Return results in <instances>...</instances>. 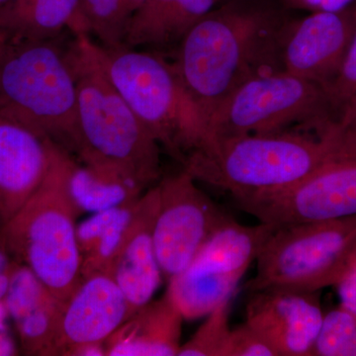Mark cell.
<instances>
[{"mask_svg":"<svg viewBox=\"0 0 356 356\" xmlns=\"http://www.w3.org/2000/svg\"><path fill=\"white\" fill-rule=\"evenodd\" d=\"M288 20L273 0H228L184 37L173 65L206 124L241 84L280 72L278 50Z\"/></svg>","mask_w":356,"mask_h":356,"instance_id":"cell-1","label":"cell"},{"mask_svg":"<svg viewBox=\"0 0 356 356\" xmlns=\"http://www.w3.org/2000/svg\"><path fill=\"white\" fill-rule=\"evenodd\" d=\"M355 147V140L334 122L317 136L286 130L213 138L185 159L182 170L234 199L254 197L298 184Z\"/></svg>","mask_w":356,"mask_h":356,"instance_id":"cell-2","label":"cell"},{"mask_svg":"<svg viewBox=\"0 0 356 356\" xmlns=\"http://www.w3.org/2000/svg\"><path fill=\"white\" fill-rule=\"evenodd\" d=\"M74 35L67 55L77 89L76 159L149 188L161 179V147L112 83L97 43Z\"/></svg>","mask_w":356,"mask_h":356,"instance_id":"cell-3","label":"cell"},{"mask_svg":"<svg viewBox=\"0 0 356 356\" xmlns=\"http://www.w3.org/2000/svg\"><path fill=\"white\" fill-rule=\"evenodd\" d=\"M69 152L55 145L50 170L27 202L0 227V245L60 301L81 280L76 238L79 211L67 185Z\"/></svg>","mask_w":356,"mask_h":356,"instance_id":"cell-4","label":"cell"},{"mask_svg":"<svg viewBox=\"0 0 356 356\" xmlns=\"http://www.w3.org/2000/svg\"><path fill=\"white\" fill-rule=\"evenodd\" d=\"M57 40L7 42L0 53V108L76 156V83Z\"/></svg>","mask_w":356,"mask_h":356,"instance_id":"cell-5","label":"cell"},{"mask_svg":"<svg viewBox=\"0 0 356 356\" xmlns=\"http://www.w3.org/2000/svg\"><path fill=\"white\" fill-rule=\"evenodd\" d=\"M98 50L115 88L161 149L184 165L207 139L208 128L175 65L154 51L99 44Z\"/></svg>","mask_w":356,"mask_h":356,"instance_id":"cell-6","label":"cell"},{"mask_svg":"<svg viewBox=\"0 0 356 356\" xmlns=\"http://www.w3.org/2000/svg\"><path fill=\"white\" fill-rule=\"evenodd\" d=\"M356 259V216L275 228L257 259L248 293L318 292L334 286Z\"/></svg>","mask_w":356,"mask_h":356,"instance_id":"cell-7","label":"cell"},{"mask_svg":"<svg viewBox=\"0 0 356 356\" xmlns=\"http://www.w3.org/2000/svg\"><path fill=\"white\" fill-rule=\"evenodd\" d=\"M334 122L324 86L285 72H266L241 84L213 112L206 140L281 132L292 126L322 132Z\"/></svg>","mask_w":356,"mask_h":356,"instance_id":"cell-8","label":"cell"},{"mask_svg":"<svg viewBox=\"0 0 356 356\" xmlns=\"http://www.w3.org/2000/svg\"><path fill=\"white\" fill-rule=\"evenodd\" d=\"M274 229L264 222L245 226L232 217L222 222L191 264L170 280L166 294L184 320L206 317L233 297Z\"/></svg>","mask_w":356,"mask_h":356,"instance_id":"cell-9","label":"cell"},{"mask_svg":"<svg viewBox=\"0 0 356 356\" xmlns=\"http://www.w3.org/2000/svg\"><path fill=\"white\" fill-rule=\"evenodd\" d=\"M234 200L238 209L274 228L355 217L356 147L286 189Z\"/></svg>","mask_w":356,"mask_h":356,"instance_id":"cell-10","label":"cell"},{"mask_svg":"<svg viewBox=\"0 0 356 356\" xmlns=\"http://www.w3.org/2000/svg\"><path fill=\"white\" fill-rule=\"evenodd\" d=\"M158 186L154 247L161 273L170 280L191 264L229 216L186 170L161 178Z\"/></svg>","mask_w":356,"mask_h":356,"instance_id":"cell-11","label":"cell"},{"mask_svg":"<svg viewBox=\"0 0 356 356\" xmlns=\"http://www.w3.org/2000/svg\"><path fill=\"white\" fill-rule=\"evenodd\" d=\"M356 29V13L315 11L288 20L280 42V72L327 86L337 76Z\"/></svg>","mask_w":356,"mask_h":356,"instance_id":"cell-12","label":"cell"},{"mask_svg":"<svg viewBox=\"0 0 356 356\" xmlns=\"http://www.w3.org/2000/svg\"><path fill=\"white\" fill-rule=\"evenodd\" d=\"M325 314L318 292L271 288L250 293L245 323L278 356H312Z\"/></svg>","mask_w":356,"mask_h":356,"instance_id":"cell-13","label":"cell"},{"mask_svg":"<svg viewBox=\"0 0 356 356\" xmlns=\"http://www.w3.org/2000/svg\"><path fill=\"white\" fill-rule=\"evenodd\" d=\"M131 315L125 295L110 274L81 278L60 309L57 355L67 356L84 344L105 343Z\"/></svg>","mask_w":356,"mask_h":356,"instance_id":"cell-14","label":"cell"},{"mask_svg":"<svg viewBox=\"0 0 356 356\" xmlns=\"http://www.w3.org/2000/svg\"><path fill=\"white\" fill-rule=\"evenodd\" d=\"M55 143L0 108L1 226L39 188L50 170Z\"/></svg>","mask_w":356,"mask_h":356,"instance_id":"cell-15","label":"cell"},{"mask_svg":"<svg viewBox=\"0 0 356 356\" xmlns=\"http://www.w3.org/2000/svg\"><path fill=\"white\" fill-rule=\"evenodd\" d=\"M158 184L143 193L110 275L125 295L132 314L153 300L163 278L154 241Z\"/></svg>","mask_w":356,"mask_h":356,"instance_id":"cell-16","label":"cell"},{"mask_svg":"<svg viewBox=\"0 0 356 356\" xmlns=\"http://www.w3.org/2000/svg\"><path fill=\"white\" fill-rule=\"evenodd\" d=\"M4 303L26 355H57L58 321L64 302L24 264L11 269Z\"/></svg>","mask_w":356,"mask_h":356,"instance_id":"cell-17","label":"cell"},{"mask_svg":"<svg viewBox=\"0 0 356 356\" xmlns=\"http://www.w3.org/2000/svg\"><path fill=\"white\" fill-rule=\"evenodd\" d=\"M184 321L165 293L134 312L107 339L106 356H177Z\"/></svg>","mask_w":356,"mask_h":356,"instance_id":"cell-18","label":"cell"},{"mask_svg":"<svg viewBox=\"0 0 356 356\" xmlns=\"http://www.w3.org/2000/svg\"><path fill=\"white\" fill-rule=\"evenodd\" d=\"M222 0H145L134 16L126 48L177 50L192 28Z\"/></svg>","mask_w":356,"mask_h":356,"instance_id":"cell-19","label":"cell"},{"mask_svg":"<svg viewBox=\"0 0 356 356\" xmlns=\"http://www.w3.org/2000/svg\"><path fill=\"white\" fill-rule=\"evenodd\" d=\"M67 191L79 214L112 209L138 200L145 187L111 170L81 163L70 154Z\"/></svg>","mask_w":356,"mask_h":356,"instance_id":"cell-20","label":"cell"},{"mask_svg":"<svg viewBox=\"0 0 356 356\" xmlns=\"http://www.w3.org/2000/svg\"><path fill=\"white\" fill-rule=\"evenodd\" d=\"M138 200L92 213L88 219L77 225L81 278L93 273L109 274L130 228Z\"/></svg>","mask_w":356,"mask_h":356,"instance_id":"cell-21","label":"cell"},{"mask_svg":"<svg viewBox=\"0 0 356 356\" xmlns=\"http://www.w3.org/2000/svg\"><path fill=\"white\" fill-rule=\"evenodd\" d=\"M79 0H10L0 10L6 42L58 39L69 28Z\"/></svg>","mask_w":356,"mask_h":356,"instance_id":"cell-22","label":"cell"},{"mask_svg":"<svg viewBox=\"0 0 356 356\" xmlns=\"http://www.w3.org/2000/svg\"><path fill=\"white\" fill-rule=\"evenodd\" d=\"M145 0H79L69 29L88 35L103 49L123 48L134 16Z\"/></svg>","mask_w":356,"mask_h":356,"instance_id":"cell-23","label":"cell"},{"mask_svg":"<svg viewBox=\"0 0 356 356\" xmlns=\"http://www.w3.org/2000/svg\"><path fill=\"white\" fill-rule=\"evenodd\" d=\"M232 298L225 300L210 314L195 334L181 344L177 356H224L231 327L229 308Z\"/></svg>","mask_w":356,"mask_h":356,"instance_id":"cell-24","label":"cell"},{"mask_svg":"<svg viewBox=\"0 0 356 356\" xmlns=\"http://www.w3.org/2000/svg\"><path fill=\"white\" fill-rule=\"evenodd\" d=\"M312 356H356V316L341 306L325 314Z\"/></svg>","mask_w":356,"mask_h":356,"instance_id":"cell-25","label":"cell"},{"mask_svg":"<svg viewBox=\"0 0 356 356\" xmlns=\"http://www.w3.org/2000/svg\"><path fill=\"white\" fill-rule=\"evenodd\" d=\"M325 88L337 121L343 110L356 98V29L337 76Z\"/></svg>","mask_w":356,"mask_h":356,"instance_id":"cell-26","label":"cell"},{"mask_svg":"<svg viewBox=\"0 0 356 356\" xmlns=\"http://www.w3.org/2000/svg\"><path fill=\"white\" fill-rule=\"evenodd\" d=\"M224 356H278L273 346L248 323L231 330Z\"/></svg>","mask_w":356,"mask_h":356,"instance_id":"cell-27","label":"cell"},{"mask_svg":"<svg viewBox=\"0 0 356 356\" xmlns=\"http://www.w3.org/2000/svg\"><path fill=\"white\" fill-rule=\"evenodd\" d=\"M334 286L341 308L356 316V259Z\"/></svg>","mask_w":356,"mask_h":356,"instance_id":"cell-28","label":"cell"},{"mask_svg":"<svg viewBox=\"0 0 356 356\" xmlns=\"http://www.w3.org/2000/svg\"><path fill=\"white\" fill-rule=\"evenodd\" d=\"M337 123L356 143V98L339 115Z\"/></svg>","mask_w":356,"mask_h":356,"instance_id":"cell-29","label":"cell"},{"mask_svg":"<svg viewBox=\"0 0 356 356\" xmlns=\"http://www.w3.org/2000/svg\"><path fill=\"white\" fill-rule=\"evenodd\" d=\"M67 356H106V348L105 343L84 344L70 350Z\"/></svg>","mask_w":356,"mask_h":356,"instance_id":"cell-30","label":"cell"},{"mask_svg":"<svg viewBox=\"0 0 356 356\" xmlns=\"http://www.w3.org/2000/svg\"><path fill=\"white\" fill-rule=\"evenodd\" d=\"M19 348L14 341L10 331L0 332V356L18 355Z\"/></svg>","mask_w":356,"mask_h":356,"instance_id":"cell-31","label":"cell"},{"mask_svg":"<svg viewBox=\"0 0 356 356\" xmlns=\"http://www.w3.org/2000/svg\"><path fill=\"white\" fill-rule=\"evenodd\" d=\"M351 1L353 0H325L318 11L337 13V11L344 10Z\"/></svg>","mask_w":356,"mask_h":356,"instance_id":"cell-32","label":"cell"},{"mask_svg":"<svg viewBox=\"0 0 356 356\" xmlns=\"http://www.w3.org/2000/svg\"><path fill=\"white\" fill-rule=\"evenodd\" d=\"M324 1L325 0H284V4L300 7V8L315 9L316 11H318Z\"/></svg>","mask_w":356,"mask_h":356,"instance_id":"cell-33","label":"cell"},{"mask_svg":"<svg viewBox=\"0 0 356 356\" xmlns=\"http://www.w3.org/2000/svg\"><path fill=\"white\" fill-rule=\"evenodd\" d=\"M14 259L0 245V273H7L13 268Z\"/></svg>","mask_w":356,"mask_h":356,"instance_id":"cell-34","label":"cell"},{"mask_svg":"<svg viewBox=\"0 0 356 356\" xmlns=\"http://www.w3.org/2000/svg\"><path fill=\"white\" fill-rule=\"evenodd\" d=\"M14 264H15V262H14ZM11 269L10 270L7 271V273H0V301L3 300L4 297H6L7 287H8L9 276H10Z\"/></svg>","mask_w":356,"mask_h":356,"instance_id":"cell-35","label":"cell"},{"mask_svg":"<svg viewBox=\"0 0 356 356\" xmlns=\"http://www.w3.org/2000/svg\"><path fill=\"white\" fill-rule=\"evenodd\" d=\"M6 40L4 38L3 35L0 33V53H1L2 49L6 46Z\"/></svg>","mask_w":356,"mask_h":356,"instance_id":"cell-36","label":"cell"},{"mask_svg":"<svg viewBox=\"0 0 356 356\" xmlns=\"http://www.w3.org/2000/svg\"><path fill=\"white\" fill-rule=\"evenodd\" d=\"M9 1H10V0H0V10H1V9L3 8Z\"/></svg>","mask_w":356,"mask_h":356,"instance_id":"cell-37","label":"cell"},{"mask_svg":"<svg viewBox=\"0 0 356 356\" xmlns=\"http://www.w3.org/2000/svg\"><path fill=\"white\" fill-rule=\"evenodd\" d=\"M0 227H1V221H0Z\"/></svg>","mask_w":356,"mask_h":356,"instance_id":"cell-38","label":"cell"}]
</instances>
